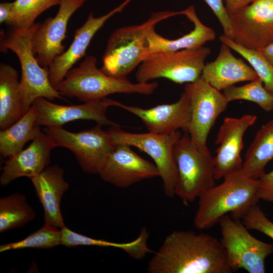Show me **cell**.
I'll return each mask as SVG.
<instances>
[{"label": "cell", "instance_id": "6da1fadb", "mask_svg": "<svg viewBox=\"0 0 273 273\" xmlns=\"http://www.w3.org/2000/svg\"><path fill=\"white\" fill-rule=\"evenodd\" d=\"M150 273H231L225 249L216 238L173 231L148 262Z\"/></svg>", "mask_w": 273, "mask_h": 273}, {"label": "cell", "instance_id": "7a4b0ae2", "mask_svg": "<svg viewBox=\"0 0 273 273\" xmlns=\"http://www.w3.org/2000/svg\"><path fill=\"white\" fill-rule=\"evenodd\" d=\"M158 86L157 81L133 83L126 77L117 78L97 67V58L88 56L77 67L71 68L56 87L60 94L83 102L98 101L116 93L149 95Z\"/></svg>", "mask_w": 273, "mask_h": 273}, {"label": "cell", "instance_id": "3957f363", "mask_svg": "<svg viewBox=\"0 0 273 273\" xmlns=\"http://www.w3.org/2000/svg\"><path fill=\"white\" fill-rule=\"evenodd\" d=\"M40 23H35L27 29L12 27L8 33H1V52H13L20 62L21 76L20 80L23 112L24 115L38 98L49 101L59 99L66 101L51 85L49 78V68L41 67L32 50L33 34Z\"/></svg>", "mask_w": 273, "mask_h": 273}, {"label": "cell", "instance_id": "277c9868", "mask_svg": "<svg viewBox=\"0 0 273 273\" xmlns=\"http://www.w3.org/2000/svg\"><path fill=\"white\" fill-rule=\"evenodd\" d=\"M179 15H183V11L155 12L141 24L123 26L115 30L108 40L101 70L114 78L126 77L145 60L150 31L159 22Z\"/></svg>", "mask_w": 273, "mask_h": 273}, {"label": "cell", "instance_id": "5b68a950", "mask_svg": "<svg viewBox=\"0 0 273 273\" xmlns=\"http://www.w3.org/2000/svg\"><path fill=\"white\" fill-rule=\"evenodd\" d=\"M224 181L201 194L194 218V226L200 230L209 229L229 212L243 210L256 204L258 179L248 178L241 171L229 174Z\"/></svg>", "mask_w": 273, "mask_h": 273}, {"label": "cell", "instance_id": "8992f818", "mask_svg": "<svg viewBox=\"0 0 273 273\" xmlns=\"http://www.w3.org/2000/svg\"><path fill=\"white\" fill-rule=\"evenodd\" d=\"M173 148L177 176L175 195L185 205L215 185L214 158L209 149L201 152L192 142L187 131Z\"/></svg>", "mask_w": 273, "mask_h": 273}, {"label": "cell", "instance_id": "52a82bcc", "mask_svg": "<svg viewBox=\"0 0 273 273\" xmlns=\"http://www.w3.org/2000/svg\"><path fill=\"white\" fill-rule=\"evenodd\" d=\"M210 53L209 48L202 46L152 54L141 63L135 78L139 83L158 78L178 84L195 81L201 77L205 60Z\"/></svg>", "mask_w": 273, "mask_h": 273}, {"label": "cell", "instance_id": "ba28073f", "mask_svg": "<svg viewBox=\"0 0 273 273\" xmlns=\"http://www.w3.org/2000/svg\"><path fill=\"white\" fill-rule=\"evenodd\" d=\"M218 222L222 237L220 241L233 271L242 268L249 273L265 272V260L273 253V244L257 239L240 219L227 214Z\"/></svg>", "mask_w": 273, "mask_h": 273}, {"label": "cell", "instance_id": "9c48e42d", "mask_svg": "<svg viewBox=\"0 0 273 273\" xmlns=\"http://www.w3.org/2000/svg\"><path fill=\"white\" fill-rule=\"evenodd\" d=\"M95 127L78 132H70L62 126L45 127L42 131L52 140L55 147L71 151L82 170L89 174H98L108 155L115 149L109 131Z\"/></svg>", "mask_w": 273, "mask_h": 273}, {"label": "cell", "instance_id": "30bf717a", "mask_svg": "<svg viewBox=\"0 0 273 273\" xmlns=\"http://www.w3.org/2000/svg\"><path fill=\"white\" fill-rule=\"evenodd\" d=\"M115 145H126L147 153L154 161L163 181L165 195L172 198L177 176V168L173 157L175 144L182 135L179 130L167 134L130 133L119 126H111L108 130Z\"/></svg>", "mask_w": 273, "mask_h": 273}, {"label": "cell", "instance_id": "8fae6325", "mask_svg": "<svg viewBox=\"0 0 273 273\" xmlns=\"http://www.w3.org/2000/svg\"><path fill=\"white\" fill-rule=\"evenodd\" d=\"M185 90L190 100L191 117L187 131L195 146L201 152L206 151L208 134L217 118L229 103L223 93L201 77L187 83Z\"/></svg>", "mask_w": 273, "mask_h": 273}, {"label": "cell", "instance_id": "7c38bea8", "mask_svg": "<svg viewBox=\"0 0 273 273\" xmlns=\"http://www.w3.org/2000/svg\"><path fill=\"white\" fill-rule=\"evenodd\" d=\"M230 17L237 43L258 50L273 41V0H255Z\"/></svg>", "mask_w": 273, "mask_h": 273}, {"label": "cell", "instance_id": "4fadbf2b", "mask_svg": "<svg viewBox=\"0 0 273 273\" xmlns=\"http://www.w3.org/2000/svg\"><path fill=\"white\" fill-rule=\"evenodd\" d=\"M117 102L106 98L80 105L64 106L53 103L44 98L40 97L35 99L32 105L37 111L36 125L37 126H62L67 122L80 119L93 120L101 125L120 127L106 115L108 108L116 106Z\"/></svg>", "mask_w": 273, "mask_h": 273}, {"label": "cell", "instance_id": "5bb4252c", "mask_svg": "<svg viewBox=\"0 0 273 273\" xmlns=\"http://www.w3.org/2000/svg\"><path fill=\"white\" fill-rule=\"evenodd\" d=\"M86 0H61L54 17H49L40 24L34 32L32 50L38 64L49 68L54 59L62 54L65 46L67 24L73 13L83 6Z\"/></svg>", "mask_w": 273, "mask_h": 273}, {"label": "cell", "instance_id": "9a60e30c", "mask_svg": "<svg viewBox=\"0 0 273 273\" xmlns=\"http://www.w3.org/2000/svg\"><path fill=\"white\" fill-rule=\"evenodd\" d=\"M98 174L104 181L119 188L159 176L155 164L141 157L130 146L123 144L116 145L105 159Z\"/></svg>", "mask_w": 273, "mask_h": 273}, {"label": "cell", "instance_id": "2e32d148", "mask_svg": "<svg viewBox=\"0 0 273 273\" xmlns=\"http://www.w3.org/2000/svg\"><path fill=\"white\" fill-rule=\"evenodd\" d=\"M256 119L257 116L251 114H245L240 118H224L215 143L218 145L216 155L213 157L215 179L241 170L243 162L241 156L244 146L243 136Z\"/></svg>", "mask_w": 273, "mask_h": 273}, {"label": "cell", "instance_id": "e0dca14e", "mask_svg": "<svg viewBox=\"0 0 273 273\" xmlns=\"http://www.w3.org/2000/svg\"><path fill=\"white\" fill-rule=\"evenodd\" d=\"M116 107L138 116L149 132L158 134H170L179 129L187 131L191 117L190 98L185 90L179 99L174 103L143 109L118 102Z\"/></svg>", "mask_w": 273, "mask_h": 273}, {"label": "cell", "instance_id": "ac0fdd59", "mask_svg": "<svg viewBox=\"0 0 273 273\" xmlns=\"http://www.w3.org/2000/svg\"><path fill=\"white\" fill-rule=\"evenodd\" d=\"M131 1L125 0L120 5L100 17H95L93 12L89 14L84 24L75 30L73 40L67 51L57 56L48 68L49 80L54 88H56L67 72L85 55L96 32L109 18L121 12Z\"/></svg>", "mask_w": 273, "mask_h": 273}, {"label": "cell", "instance_id": "d6986e66", "mask_svg": "<svg viewBox=\"0 0 273 273\" xmlns=\"http://www.w3.org/2000/svg\"><path fill=\"white\" fill-rule=\"evenodd\" d=\"M54 148L51 138L41 131L26 149L8 158L2 168L1 186H7L20 177L30 178L40 173L49 165Z\"/></svg>", "mask_w": 273, "mask_h": 273}, {"label": "cell", "instance_id": "ffe728a7", "mask_svg": "<svg viewBox=\"0 0 273 273\" xmlns=\"http://www.w3.org/2000/svg\"><path fill=\"white\" fill-rule=\"evenodd\" d=\"M64 174V169L55 164L48 166L30 178L42 206L45 223L60 229L65 226L61 212V200L69 188Z\"/></svg>", "mask_w": 273, "mask_h": 273}, {"label": "cell", "instance_id": "44dd1931", "mask_svg": "<svg viewBox=\"0 0 273 273\" xmlns=\"http://www.w3.org/2000/svg\"><path fill=\"white\" fill-rule=\"evenodd\" d=\"M201 77L220 91L238 82L259 78L251 66L235 57L231 48L223 43L215 60L205 64Z\"/></svg>", "mask_w": 273, "mask_h": 273}, {"label": "cell", "instance_id": "7402d4cb", "mask_svg": "<svg viewBox=\"0 0 273 273\" xmlns=\"http://www.w3.org/2000/svg\"><path fill=\"white\" fill-rule=\"evenodd\" d=\"M183 11V15L192 22L194 28L188 34L176 39L162 36L154 30L150 31L147 36L145 60L150 55L163 52H175L184 49H193L202 47L207 41L215 39L216 33L211 28L205 25L199 19L194 6Z\"/></svg>", "mask_w": 273, "mask_h": 273}, {"label": "cell", "instance_id": "603a6c76", "mask_svg": "<svg viewBox=\"0 0 273 273\" xmlns=\"http://www.w3.org/2000/svg\"><path fill=\"white\" fill-rule=\"evenodd\" d=\"M23 115L20 80L11 65L0 64V128L4 130Z\"/></svg>", "mask_w": 273, "mask_h": 273}, {"label": "cell", "instance_id": "cb8c5ba5", "mask_svg": "<svg viewBox=\"0 0 273 273\" xmlns=\"http://www.w3.org/2000/svg\"><path fill=\"white\" fill-rule=\"evenodd\" d=\"M273 158V119L261 126L256 133L244 156L242 173L248 178L258 179L264 168Z\"/></svg>", "mask_w": 273, "mask_h": 273}, {"label": "cell", "instance_id": "d4e9b609", "mask_svg": "<svg viewBox=\"0 0 273 273\" xmlns=\"http://www.w3.org/2000/svg\"><path fill=\"white\" fill-rule=\"evenodd\" d=\"M61 245L67 247L80 245L114 247L122 250L129 257L136 260L142 259L147 254L153 252L148 245L149 233L145 227L141 229L135 239L127 243H115L92 238L74 232L66 226L61 229Z\"/></svg>", "mask_w": 273, "mask_h": 273}, {"label": "cell", "instance_id": "484cf974", "mask_svg": "<svg viewBox=\"0 0 273 273\" xmlns=\"http://www.w3.org/2000/svg\"><path fill=\"white\" fill-rule=\"evenodd\" d=\"M37 111L32 105L18 121L0 131V153L4 158L10 157L21 151L25 144L33 140L41 131L36 125Z\"/></svg>", "mask_w": 273, "mask_h": 273}, {"label": "cell", "instance_id": "4316f807", "mask_svg": "<svg viewBox=\"0 0 273 273\" xmlns=\"http://www.w3.org/2000/svg\"><path fill=\"white\" fill-rule=\"evenodd\" d=\"M36 213L25 195L17 192L0 199V232L18 228L34 219Z\"/></svg>", "mask_w": 273, "mask_h": 273}, {"label": "cell", "instance_id": "83f0119b", "mask_svg": "<svg viewBox=\"0 0 273 273\" xmlns=\"http://www.w3.org/2000/svg\"><path fill=\"white\" fill-rule=\"evenodd\" d=\"M223 94L229 102L245 100L254 102L266 112L273 110V97L265 87L259 78L244 85H232L223 89Z\"/></svg>", "mask_w": 273, "mask_h": 273}, {"label": "cell", "instance_id": "f1b7e54d", "mask_svg": "<svg viewBox=\"0 0 273 273\" xmlns=\"http://www.w3.org/2000/svg\"><path fill=\"white\" fill-rule=\"evenodd\" d=\"M219 39L245 59L262 81L264 87L273 92V66L259 51L246 48L224 34L220 36Z\"/></svg>", "mask_w": 273, "mask_h": 273}, {"label": "cell", "instance_id": "f546056e", "mask_svg": "<svg viewBox=\"0 0 273 273\" xmlns=\"http://www.w3.org/2000/svg\"><path fill=\"white\" fill-rule=\"evenodd\" d=\"M61 0H15L10 25L27 29L33 25L36 18L49 8L59 5Z\"/></svg>", "mask_w": 273, "mask_h": 273}, {"label": "cell", "instance_id": "4dcf8cb0", "mask_svg": "<svg viewBox=\"0 0 273 273\" xmlns=\"http://www.w3.org/2000/svg\"><path fill=\"white\" fill-rule=\"evenodd\" d=\"M61 229L45 223L44 225L18 242L3 244L0 252L24 248L48 249L61 245Z\"/></svg>", "mask_w": 273, "mask_h": 273}, {"label": "cell", "instance_id": "1f68e13d", "mask_svg": "<svg viewBox=\"0 0 273 273\" xmlns=\"http://www.w3.org/2000/svg\"><path fill=\"white\" fill-rule=\"evenodd\" d=\"M231 217L242 219V222L248 230L259 231L273 240V222L266 217L257 203L243 210L231 213Z\"/></svg>", "mask_w": 273, "mask_h": 273}, {"label": "cell", "instance_id": "d6a6232c", "mask_svg": "<svg viewBox=\"0 0 273 273\" xmlns=\"http://www.w3.org/2000/svg\"><path fill=\"white\" fill-rule=\"evenodd\" d=\"M212 10L219 20L223 31V34L228 37L234 39V34L228 14L222 0H204Z\"/></svg>", "mask_w": 273, "mask_h": 273}, {"label": "cell", "instance_id": "836d02e7", "mask_svg": "<svg viewBox=\"0 0 273 273\" xmlns=\"http://www.w3.org/2000/svg\"><path fill=\"white\" fill-rule=\"evenodd\" d=\"M258 181L257 195L259 199L273 202V170L265 173Z\"/></svg>", "mask_w": 273, "mask_h": 273}, {"label": "cell", "instance_id": "e575fe53", "mask_svg": "<svg viewBox=\"0 0 273 273\" xmlns=\"http://www.w3.org/2000/svg\"><path fill=\"white\" fill-rule=\"evenodd\" d=\"M255 0H224L225 8L229 16L247 6Z\"/></svg>", "mask_w": 273, "mask_h": 273}, {"label": "cell", "instance_id": "d590c367", "mask_svg": "<svg viewBox=\"0 0 273 273\" xmlns=\"http://www.w3.org/2000/svg\"><path fill=\"white\" fill-rule=\"evenodd\" d=\"M14 2H2L0 4V23L9 25L12 16V8Z\"/></svg>", "mask_w": 273, "mask_h": 273}, {"label": "cell", "instance_id": "8d00e7d4", "mask_svg": "<svg viewBox=\"0 0 273 273\" xmlns=\"http://www.w3.org/2000/svg\"><path fill=\"white\" fill-rule=\"evenodd\" d=\"M273 66V41L265 47L258 50Z\"/></svg>", "mask_w": 273, "mask_h": 273}, {"label": "cell", "instance_id": "74e56055", "mask_svg": "<svg viewBox=\"0 0 273 273\" xmlns=\"http://www.w3.org/2000/svg\"><path fill=\"white\" fill-rule=\"evenodd\" d=\"M270 93H271V95H272V96L273 97V92H270Z\"/></svg>", "mask_w": 273, "mask_h": 273}]
</instances>
